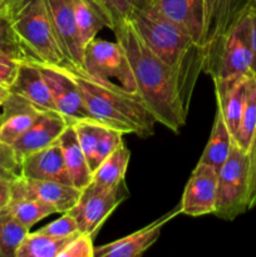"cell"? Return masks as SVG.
<instances>
[{
    "label": "cell",
    "mask_w": 256,
    "mask_h": 257,
    "mask_svg": "<svg viewBox=\"0 0 256 257\" xmlns=\"http://www.w3.org/2000/svg\"><path fill=\"white\" fill-rule=\"evenodd\" d=\"M128 20L175 75L181 103L188 114L196 83L203 73V49L182 28L165 17L152 0H138Z\"/></svg>",
    "instance_id": "1"
},
{
    "label": "cell",
    "mask_w": 256,
    "mask_h": 257,
    "mask_svg": "<svg viewBox=\"0 0 256 257\" xmlns=\"http://www.w3.org/2000/svg\"><path fill=\"white\" fill-rule=\"evenodd\" d=\"M112 32L130 59L140 97L157 123L178 133L188 114L181 103L175 75L143 42L130 20L118 23Z\"/></svg>",
    "instance_id": "2"
},
{
    "label": "cell",
    "mask_w": 256,
    "mask_h": 257,
    "mask_svg": "<svg viewBox=\"0 0 256 257\" xmlns=\"http://www.w3.org/2000/svg\"><path fill=\"white\" fill-rule=\"evenodd\" d=\"M62 68L79 87L92 119L123 135L133 133L147 138L155 133L157 120L140 94L128 92L115 83L93 78L82 68Z\"/></svg>",
    "instance_id": "3"
},
{
    "label": "cell",
    "mask_w": 256,
    "mask_h": 257,
    "mask_svg": "<svg viewBox=\"0 0 256 257\" xmlns=\"http://www.w3.org/2000/svg\"><path fill=\"white\" fill-rule=\"evenodd\" d=\"M0 17L9 22L25 62L67 64L48 18L44 0H9Z\"/></svg>",
    "instance_id": "4"
},
{
    "label": "cell",
    "mask_w": 256,
    "mask_h": 257,
    "mask_svg": "<svg viewBox=\"0 0 256 257\" xmlns=\"http://www.w3.org/2000/svg\"><path fill=\"white\" fill-rule=\"evenodd\" d=\"M252 58L251 24L247 12L243 9L213 52L206 58L203 73L212 78L213 84L240 79L253 74Z\"/></svg>",
    "instance_id": "5"
},
{
    "label": "cell",
    "mask_w": 256,
    "mask_h": 257,
    "mask_svg": "<svg viewBox=\"0 0 256 257\" xmlns=\"http://www.w3.org/2000/svg\"><path fill=\"white\" fill-rule=\"evenodd\" d=\"M248 153L232 143L227 161L218 171L213 215L232 221L248 210Z\"/></svg>",
    "instance_id": "6"
},
{
    "label": "cell",
    "mask_w": 256,
    "mask_h": 257,
    "mask_svg": "<svg viewBox=\"0 0 256 257\" xmlns=\"http://www.w3.org/2000/svg\"><path fill=\"white\" fill-rule=\"evenodd\" d=\"M84 72L104 82H112L131 93L138 94L135 74L122 45L115 42L94 39L84 48Z\"/></svg>",
    "instance_id": "7"
},
{
    "label": "cell",
    "mask_w": 256,
    "mask_h": 257,
    "mask_svg": "<svg viewBox=\"0 0 256 257\" xmlns=\"http://www.w3.org/2000/svg\"><path fill=\"white\" fill-rule=\"evenodd\" d=\"M127 196L124 181L112 188L102 187L90 181L89 185L82 190L79 200L68 212L75 218L80 232L94 238L103 222Z\"/></svg>",
    "instance_id": "8"
},
{
    "label": "cell",
    "mask_w": 256,
    "mask_h": 257,
    "mask_svg": "<svg viewBox=\"0 0 256 257\" xmlns=\"http://www.w3.org/2000/svg\"><path fill=\"white\" fill-rule=\"evenodd\" d=\"M38 67L47 80L55 110H58L69 124L90 118L79 87L64 68L48 64H38Z\"/></svg>",
    "instance_id": "9"
},
{
    "label": "cell",
    "mask_w": 256,
    "mask_h": 257,
    "mask_svg": "<svg viewBox=\"0 0 256 257\" xmlns=\"http://www.w3.org/2000/svg\"><path fill=\"white\" fill-rule=\"evenodd\" d=\"M44 4L65 65L83 68L84 48L78 35L72 0H44Z\"/></svg>",
    "instance_id": "10"
},
{
    "label": "cell",
    "mask_w": 256,
    "mask_h": 257,
    "mask_svg": "<svg viewBox=\"0 0 256 257\" xmlns=\"http://www.w3.org/2000/svg\"><path fill=\"white\" fill-rule=\"evenodd\" d=\"M218 171L205 163H197L186 183L178 205L182 215L190 217L211 215L215 212Z\"/></svg>",
    "instance_id": "11"
},
{
    "label": "cell",
    "mask_w": 256,
    "mask_h": 257,
    "mask_svg": "<svg viewBox=\"0 0 256 257\" xmlns=\"http://www.w3.org/2000/svg\"><path fill=\"white\" fill-rule=\"evenodd\" d=\"M82 190L55 181L30 180L18 176L12 181V198L29 197L53 206L57 213L68 212L79 200Z\"/></svg>",
    "instance_id": "12"
},
{
    "label": "cell",
    "mask_w": 256,
    "mask_h": 257,
    "mask_svg": "<svg viewBox=\"0 0 256 257\" xmlns=\"http://www.w3.org/2000/svg\"><path fill=\"white\" fill-rule=\"evenodd\" d=\"M248 0H203L202 47L205 60L238 15L245 9Z\"/></svg>",
    "instance_id": "13"
},
{
    "label": "cell",
    "mask_w": 256,
    "mask_h": 257,
    "mask_svg": "<svg viewBox=\"0 0 256 257\" xmlns=\"http://www.w3.org/2000/svg\"><path fill=\"white\" fill-rule=\"evenodd\" d=\"M68 125V120L58 110L40 112L29 130L12 146L19 163L27 156L58 142Z\"/></svg>",
    "instance_id": "14"
},
{
    "label": "cell",
    "mask_w": 256,
    "mask_h": 257,
    "mask_svg": "<svg viewBox=\"0 0 256 257\" xmlns=\"http://www.w3.org/2000/svg\"><path fill=\"white\" fill-rule=\"evenodd\" d=\"M181 213L180 207L176 206L172 211L167 212L153 221L146 227L125 236V237L115 240L113 242L95 247L94 257H137L145 253L156 241L158 240L163 226L170 222L172 218L177 217Z\"/></svg>",
    "instance_id": "15"
},
{
    "label": "cell",
    "mask_w": 256,
    "mask_h": 257,
    "mask_svg": "<svg viewBox=\"0 0 256 257\" xmlns=\"http://www.w3.org/2000/svg\"><path fill=\"white\" fill-rule=\"evenodd\" d=\"M43 110L24 98L9 93L0 104V142L12 147L34 123Z\"/></svg>",
    "instance_id": "16"
},
{
    "label": "cell",
    "mask_w": 256,
    "mask_h": 257,
    "mask_svg": "<svg viewBox=\"0 0 256 257\" xmlns=\"http://www.w3.org/2000/svg\"><path fill=\"white\" fill-rule=\"evenodd\" d=\"M20 176L30 180L55 181L73 186L59 142L23 158L20 161Z\"/></svg>",
    "instance_id": "17"
},
{
    "label": "cell",
    "mask_w": 256,
    "mask_h": 257,
    "mask_svg": "<svg viewBox=\"0 0 256 257\" xmlns=\"http://www.w3.org/2000/svg\"><path fill=\"white\" fill-rule=\"evenodd\" d=\"M9 92L27 99L38 109L55 110L47 80L35 63H20L17 78L10 85Z\"/></svg>",
    "instance_id": "18"
},
{
    "label": "cell",
    "mask_w": 256,
    "mask_h": 257,
    "mask_svg": "<svg viewBox=\"0 0 256 257\" xmlns=\"http://www.w3.org/2000/svg\"><path fill=\"white\" fill-rule=\"evenodd\" d=\"M152 2L165 17L182 28L201 47L203 37V0H152Z\"/></svg>",
    "instance_id": "19"
},
{
    "label": "cell",
    "mask_w": 256,
    "mask_h": 257,
    "mask_svg": "<svg viewBox=\"0 0 256 257\" xmlns=\"http://www.w3.org/2000/svg\"><path fill=\"white\" fill-rule=\"evenodd\" d=\"M59 145L62 148L64 165L67 172L74 187L83 190L92 181V171L88 166L87 158L83 153L82 147L78 141L77 133L72 124L65 128L59 137Z\"/></svg>",
    "instance_id": "20"
},
{
    "label": "cell",
    "mask_w": 256,
    "mask_h": 257,
    "mask_svg": "<svg viewBox=\"0 0 256 257\" xmlns=\"http://www.w3.org/2000/svg\"><path fill=\"white\" fill-rule=\"evenodd\" d=\"M232 143V136H231L230 131L227 130V125L223 120L222 114L217 109L210 138H208L207 145L203 150L202 156L198 160V163H205V165L215 168L216 171H220L223 163L227 161Z\"/></svg>",
    "instance_id": "21"
},
{
    "label": "cell",
    "mask_w": 256,
    "mask_h": 257,
    "mask_svg": "<svg viewBox=\"0 0 256 257\" xmlns=\"http://www.w3.org/2000/svg\"><path fill=\"white\" fill-rule=\"evenodd\" d=\"M131 152L124 142L120 143L112 155L108 156L93 172L92 181L105 188H112L124 181L125 171L130 163Z\"/></svg>",
    "instance_id": "22"
},
{
    "label": "cell",
    "mask_w": 256,
    "mask_h": 257,
    "mask_svg": "<svg viewBox=\"0 0 256 257\" xmlns=\"http://www.w3.org/2000/svg\"><path fill=\"white\" fill-rule=\"evenodd\" d=\"M75 25L83 48L107 27L105 20L92 0H72Z\"/></svg>",
    "instance_id": "23"
},
{
    "label": "cell",
    "mask_w": 256,
    "mask_h": 257,
    "mask_svg": "<svg viewBox=\"0 0 256 257\" xmlns=\"http://www.w3.org/2000/svg\"><path fill=\"white\" fill-rule=\"evenodd\" d=\"M74 236L53 237L39 231L29 232L20 245L17 257H59L60 252Z\"/></svg>",
    "instance_id": "24"
},
{
    "label": "cell",
    "mask_w": 256,
    "mask_h": 257,
    "mask_svg": "<svg viewBox=\"0 0 256 257\" xmlns=\"http://www.w3.org/2000/svg\"><path fill=\"white\" fill-rule=\"evenodd\" d=\"M256 132V77L251 75L248 79L245 104L241 113L240 124L233 137V143L248 153Z\"/></svg>",
    "instance_id": "25"
},
{
    "label": "cell",
    "mask_w": 256,
    "mask_h": 257,
    "mask_svg": "<svg viewBox=\"0 0 256 257\" xmlns=\"http://www.w3.org/2000/svg\"><path fill=\"white\" fill-rule=\"evenodd\" d=\"M29 231L7 207L0 210V257H17L18 250Z\"/></svg>",
    "instance_id": "26"
},
{
    "label": "cell",
    "mask_w": 256,
    "mask_h": 257,
    "mask_svg": "<svg viewBox=\"0 0 256 257\" xmlns=\"http://www.w3.org/2000/svg\"><path fill=\"white\" fill-rule=\"evenodd\" d=\"M7 208L28 230H30L35 223L42 221L43 218L57 213L53 206L29 197L12 198Z\"/></svg>",
    "instance_id": "27"
},
{
    "label": "cell",
    "mask_w": 256,
    "mask_h": 257,
    "mask_svg": "<svg viewBox=\"0 0 256 257\" xmlns=\"http://www.w3.org/2000/svg\"><path fill=\"white\" fill-rule=\"evenodd\" d=\"M72 125L74 127L79 145L82 147L85 158H87L88 166H89L93 175V172L98 167L97 150L98 145H99L100 135H102L103 124L98 123L97 120L92 119V118H87V119L78 120V122L73 123Z\"/></svg>",
    "instance_id": "28"
},
{
    "label": "cell",
    "mask_w": 256,
    "mask_h": 257,
    "mask_svg": "<svg viewBox=\"0 0 256 257\" xmlns=\"http://www.w3.org/2000/svg\"><path fill=\"white\" fill-rule=\"evenodd\" d=\"M103 15L105 24L113 30L118 23L127 20L138 0H92Z\"/></svg>",
    "instance_id": "29"
},
{
    "label": "cell",
    "mask_w": 256,
    "mask_h": 257,
    "mask_svg": "<svg viewBox=\"0 0 256 257\" xmlns=\"http://www.w3.org/2000/svg\"><path fill=\"white\" fill-rule=\"evenodd\" d=\"M38 231L53 237H70L80 232L77 221L69 212H64L62 217L48 223Z\"/></svg>",
    "instance_id": "30"
},
{
    "label": "cell",
    "mask_w": 256,
    "mask_h": 257,
    "mask_svg": "<svg viewBox=\"0 0 256 257\" xmlns=\"http://www.w3.org/2000/svg\"><path fill=\"white\" fill-rule=\"evenodd\" d=\"M94 238L87 233L79 232L68 242L59 257H94Z\"/></svg>",
    "instance_id": "31"
},
{
    "label": "cell",
    "mask_w": 256,
    "mask_h": 257,
    "mask_svg": "<svg viewBox=\"0 0 256 257\" xmlns=\"http://www.w3.org/2000/svg\"><path fill=\"white\" fill-rule=\"evenodd\" d=\"M123 133L113 128L103 125L102 135H100L99 145L97 150V165L99 166L105 158L114 152L115 148L123 142ZM98 168V167H97Z\"/></svg>",
    "instance_id": "32"
},
{
    "label": "cell",
    "mask_w": 256,
    "mask_h": 257,
    "mask_svg": "<svg viewBox=\"0 0 256 257\" xmlns=\"http://www.w3.org/2000/svg\"><path fill=\"white\" fill-rule=\"evenodd\" d=\"M20 176V163L10 146L0 142V178L15 180Z\"/></svg>",
    "instance_id": "33"
},
{
    "label": "cell",
    "mask_w": 256,
    "mask_h": 257,
    "mask_svg": "<svg viewBox=\"0 0 256 257\" xmlns=\"http://www.w3.org/2000/svg\"><path fill=\"white\" fill-rule=\"evenodd\" d=\"M0 52L8 53L22 62H25L24 53L22 52L14 34H13L9 22L4 17H0Z\"/></svg>",
    "instance_id": "34"
},
{
    "label": "cell",
    "mask_w": 256,
    "mask_h": 257,
    "mask_svg": "<svg viewBox=\"0 0 256 257\" xmlns=\"http://www.w3.org/2000/svg\"><path fill=\"white\" fill-rule=\"evenodd\" d=\"M22 60L8 53L0 52V85L9 89L15 80Z\"/></svg>",
    "instance_id": "35"
},
{
    "label": "cell",
    "mask_w": 256,
    "mask_h": 257,
    "mask_svg": "<svg viewBox=\"0 0 256 257\" xmlns=\"http://www.w3.org/2000/svg\"><path fill=\"white\" fill-rule=\"evenodd\" d=\"M250 171H248V210L256 207V132L248 151Z\"/></svg>",
    "instance_id": "36"
},
{
    "label": "cell",
    "mask_w": 256,
    "mask_h": 257,
    "mask_svg": "<svg viewBox=\"0 0 256 257\" xmlns=\"http://www.w3.org/2000/svg\"><path fill=\"white\" fill-rule=\"evenodd\" d=\"M251 24V40H252V73L256 75V0H248L245 7Z\"/></svg>",
    "instance_id": "37"
},
{
    "label": "cell",
    "mask_w": 256,
    "mask_h": 257,
    "mask_svg": "<svg viewBox=\"0 0 256 257\" xmlns=\"http://www.w3.org/2000/svg\"><path fill=\"white\" fill-rule=\"evenodd\" d=\"M12 201V181L0 178V210L7 207Z\"/></svg>",
    "instance_id": "38"
},
{
    "label": "cell",
    "mask_w": 256,
    "mask_h": 257,
    "mask_svg": "<svg viewBox=\"0 0 256 257\" xmlns=\"http://www.w3.org/2000/svg\"><path fill=\"white\" fill-rule=\"evenodd\" d=\"M9 89L5 87H0V103L4 102L5 99H7V97L9 95Z\"/></svg>",
    "instance_id": "39"
},
{
    "label": "cell",
    "mask_w": 256,
    "mask_h": 257,
    "mask_svg": "<svg viewBox=\"0 0 256 257\" xmlns=\"http://www.w3.org/2000/svg\"><path fill=\"white\" fill-rule=\"evenodd\" d=\"M8 2H9V0H0V14H2L3 9L5 8V5H7Z\"/></svg>",
    "instance_id": "40"
},
{
    "label": "cell",
    "mask_w": 256,
    "mask_h": 257,
    "mask_svg": "<svg viewBox=\"0 0 256 257\" xmlns=\"http://www.w3.org/2000/svg\"><path fill=\"white\" fill-rule=\"evenodd\" d=\"M2 103H3V102H2ZM2 103H0V104H2Z\"/></svg>",
    "instance_id": "41"
},
{
    "label": "cell",
    "mask_w": 256,
    "mask_h": 257,
    "mask_svg": "<svg viewBox=\"0 0 256 257\" xmlns=\"http://www.w3.org/2000/svg\"><path fill=\"white\" fill-rule=\"evenodd\" d=\"M0 87H2V85H0Z\"/></svg>",
    "instance_id": "42"
},
{
    "label": "cell",
    "mask_w": 256,
    "mask_h": 257,
    "mask_svg": "<svg viewBox=\"0 0 256 257\" xmlns=\"http://www.w3.org/2000/svg\"><path fill=\"white\" fill-rule=\"evenodd\" d=\"M255 77H256V75H255Z\"/></svg>",
    "instance_id": "43"
}]
</instances>
